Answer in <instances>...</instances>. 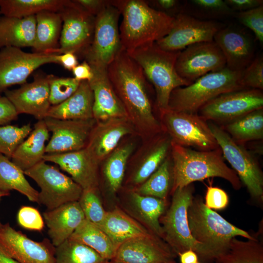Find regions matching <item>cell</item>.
I'll use <instances>...</instances> for the list:
<instances>
[{
	"instance_id": "obj_2",
	"label": "cell",
	"mask_w": 263,
	"mask_h": 263,
	"mask_svg": "<svg viewBox=\"0 0 263 263\" xmlns=\"http://www.w3.org/2000/svg\"><path fill=\"white\" fill-rule=\"evenodd\" d=\"M122 16L119 34L123 48L130 51L156 42L170 31L174 18L143 0H111Z\"/></svg>"
},
{
	"instance_id": "obj_32",
	"label": "cell",
	"mask_w": 263,
	"mask_h": 263,
	"mask_svg": "<svg viewBox=\"0 0 263 263\" xmlns=\"http://www.w3.org/2000/svg\"><path fill=\"white\" fill-rule=\"evenodd\" d=\"M132 138L120 142L117 147L101 163L106 184L112 193L120 188L128 162L135 150Z\"/></svg>"
},
{
	"instance_id": "obj_18",
	"label": "cell",
	"mask_w": 263,
	"mask_h": 263,
	"mask_svg": "<svg viewBox=\"0 0 263 263\" xmlns=\"http://www.w3.org/2000/svg\"><path fill=\"white\" fill-rule=\"evenodd\" d=\"M43 120L52 132L46 145L45 154L65 153L85 148L96 122L94 118L60 119L46 117Z\"/></svg>"
},
{
	"instance_id": "obj_60",
	"label": "cell",
	"mask_w": 263,
	"mask_h": 263,
	"mask_svg": "<svg viewBox=\"0 0 263 263\" xmlns=\"http://www.w3.org/2000/svg\"><path fill=\"white\" fill-rule=\"evenodd\" d=\"M197 263H200V262H197Z\"/></svg>"
},
{
	"instance_id": "obj_58",
	"label": "cell",
	"mask_w": 263,
	"mask_h": 263,
	"mask_svg": "<svg viewBox=\"0 0 263 263\" xmlns=\"http://www.w3.org/2000/svg\"><path fill=\"white\" fill-rule=\"evenodd\" d=\"M164 263H176V262L174 260Z\"/></svg>"
},
{
	"instance_id": "obj_22",
	"label": "cell",
	"mask_w": 263,
	"mask_h": 263,
	"mask_svg": "<svg viewBox=\"0 0 263 263\" xmlns=\"http://www.w3.org/2000/svg\"><path fill=\"white\" fill-rule=\"evenodd\" d=\"M213 40L222 52L226 67L234 71H243L255 58L252 38L244 30L234 25L223 27Z\"/></svg>"
},
{
	"instance_id": "obj_48",
	"label": "cell",
	"mask_w": 263,
	"mask_h": 263,
	"mask_svg": "<svg viewBox=\"0 0 263 263\" xmlns=\"http://www.w3.org/2000/svg\"><path fill=\"white\" fill-rule=\"evenodd\" d=\"M228 203V195L223 189L212 186L207 187L205 203L207 207L222 210L226 207Z\"/></svg>"
},
{
	"instance_id": "obj_31",
	"label": "cell",
	"mask_w": 263,
	"mask_h": 263,
	"mask_svg": "<svg viewBox=\"0 0 263 263\" xmlns=\"http://www.w3.org/2000/svg\"><path fill=\"white\" fill-rule=\"evenodd\" d=\"M36 19L35 40L32 47L33 52L57 54L62 26L60 14L43 11L36 15Z\"/></svg>"
},
{
	"instance_id": "obj_5",
	"label": "cell",
	"mask_w": 263,
	"mask_h": 263,
	"mask_svg": "<svg viewBox=\"0 0 263 263\" xmlns=\"http://www.w3.org/2000/svg\"><path fill=\"white\" fill-rule=\"evenodd\" d=\"M126 52L140 65L153 87L155 104L159 113L168 109L170 95L174 89L191 84L176 71L175 63L180 51L163 50L154 42Z\"/></svg>"
},
{
	"instance_id": "obj_39",
	"label": "cell",
	"mask_w": 263,
	"mask_h": 263,
	"mask_svg": "<svg viewBox=\"0 0 263 263\" xmlns=\"http://www.w3.org/2000/svg\"><path fill=\"white\" fill-rule=\"evenodd\" d=\"M172 183V164L168 156L145 182L133 189L139 194L166 200Z\"/></svg>"
},
{
	"instance_id": "obj_40",
	"label": "cell",
	"mask_w": 263,
	"mask_h": 263,
	"mask_svg": "<svg viewBox=\"0 0 263 263\" xmlns=\"http://www.w3.org/2000/svg\"><path fill=\"white\" fill-rule=\"evenodd\" d=\"M107 261L90 247L70 239L56 247L55 263H105Z\"/></svg>"
},
{
	"instance_id": "obj_8",
	"label": "cell",
	"mask_w": 263,
	"mask_h": 263,
	"mask_svg": "<svg viewBox=\"0 0 263 263\" xmlns=\"http://www.w3.org/2000/svg\"><path fill=\"white\" fill-rule=\"evenodd\" d=\"M163 131L171 142L199 150H211L219 148L208 123L198 113L168 109L159 113Z\"/></svg>"
},
{
	"instance_id": "obj_25",
	"label": "cell",
	"mask_w": 263,
	"mask_h": 263,
	"mask_svg": "<svg viewBox=\"0 0 263 263\" xmlns=\"http://www.w3.org/2000/svg\"><path fill=\"white\" fill-rule=\"evenodd\" d=\"M145 141L132 158L134 166L131 180L135 186L142 184L154 172L170 152L171 140L166 133Z\"/></svg>"
},
{
	"instance_id": "obj_29",
	"label": "cell",
	"mask_w": 263,
	"mask_h": 263,
	"mask_svg": "<svg viewBox=\"0 0 263 263\" xmlns=\"http://www.w3.org/2000/svg\"><path fill=\"white\" fill-rule=\"evenodd\" d=\"M36 15L24 18L0 16V49L5 47H33Z\"/></svg>"
},
{
	"instance_id": "obj_16",
	"label": "cell",
	"mask_w": 263,
	"mask_h": 263,
	"mask_svg": "<svg viewBox=\"0 0 263 263\" xmlns=\"http://www.w3.org/2000/svg\"><path fill=\"white\" fill-rule=\"evenodd\" d=\"M225 67V57L214 40L186 47L179 52L175 63L178 75L190 83L207 73Z\"/></svg>"
},
{
	"instance_id": "obj_9",
	"label": "cell",
	"mask_w": 263,
	"mask_h": 263,
	"mask_svg": "<svg viewBox=\"0 0 263 263\" xmlns=\"http://www.w3.org/2000/svg\"><path fill=\"white\" fill-rule=\"evenodd\" d=\"M120 15L111 3L96 16L92 42L83 56L92 69L107 70L124 50L118 26Z\"/></svg>"
},
{
	"instance_id": "obj_15",
	"label": "cell",
	"mask_w": 263,
	"mask_h": 263,
	"mask_svg": "<svg viewBox=\"0 0 263 263\" xmlns=\"http://www.w3.org/2000/svg\"><path fill=\"white\" fill-rule=\"evenodd\" d=\"M223 27L218 21L201 19L181 12L174 18L169 32L156 43L167 51H180L193 44L213 41L216 33Z\"/></svg>"
},
{
	"instance_id": "obj_10",
	"label": "cell",
	"mask_w": 263,
	"mask_h": 263,
	"mask_svg": "<svg viewBox=\"0 0 263 263\" xmlns=\"http://www.w3.org/2000/svg\"><path fill=\"white\" fill-rule=\"evenodd\" d=\"M24 172L39 187L38 203L44 205L47 210L67 203L78 201L83 191L71 177L44 160Z\"/></svg>"
},
{
	"instance_id": "obj_33",
	"label": "cell",
	"mask_w": 263,
	"mask_h": 263,
	"mask_svg": "<svg viewBox=\"0 0 263 263\" xmlns=\"http://www.w3.org/2000/svg\"><path fill=\"white\" fill-rule=\"evenodd\" d=\"M16 190L33 202L38 203V191L25 177L24 171L5 155L0 154V191L10 195Z\"/></svg>"
},
{
	"instance_id": "obj_11",
	"label": "cell",
	"mask_w": 263,
	"mask_h": 263,
	"mask_svg": "<svg viewBox=\"0 0 263 263\" xmlns=\"http://www.w3.org/2000/svg\"><path fill=\"white\" fill-rule=\"evenodd\" d=\"M208 124L223 156L234 169L241 183L247 187L253 198L262 200L263 174L257 160L221 127L212 122Z\"/></svg>"
},
{
	"instance_id": "obj_27",
	"label": "cell",
	"mask_w": 263,
	"mask_h": 263,
	"mask_svg": "<svg viewBox=\"0 0 263 263\" xmlns=\"http://www.w3.org/2000/svg\"><path fill=\"white\" fill-rule=\"evenodd\" d=\"M94 94L87 80L81 81L75 92L62 103L51 106L47 117L60 119L94 118Z\"/></svg>"
},
{
	"instance_id": "obj_14",
	"label": "cell",
	"mask_w": 263,
	"mask_h": 263,
	"mask_svg": "<svg viewBox=\"0 0 263 263\" xmlns=\"http://www.w3.org/2000/svg\"><path fill=\"white\" fill-rule=\"evenodd\" d=\"M58 55L52 53H28L14 47L0 49V92L10 86L26 83L28 77L44 64H59Z\"/></svg>"
},
{
	"instance_id": "obj_54",
	"label": "cell",
	"mask_w": 263,
	"mask_h": 263,
	"mask_svg": "<svg viewBox=\"0 0 263 263\" xmlns=\"http://www.w3.org/2000/svg\"><path fill=\"white\" fill-rule=\"evenodd\" d=\"M57 59L59 64L69 71H72L78 64L77 56L71 52L58 55Z\"/></svg>"
},
{
	"instance_id": "obj_20",
	"label": "cell",
	"mask_w": 263,
	"mask_h": 263,
	"mask_svg": "<svg viewBox=\"0 0 263 263\" xmlns=\"http://www.w3.org/2000/svg\"><path fill=\"white\" fill-rule=\"evenodd\" d=\"M137 135L128 118H115L96 121L85 147L99 165L127 135Z\"/></svg>"
},
{
	"instance_id": "obj_37",
	"label": "cell",
	"mask_w": 263,
	"mask_h": 263,
	"mask_svg": "<svg viewBox=\"0 0 263 263\" xmlns=\"http://www.w3.org/2000/svg\"><path fill=\"white\" fill-rule=\"evenodd\" d=\"M133 205L139 216L151 232L163 239L160 218L166 207V200L138 194L134 190L131 192Z\"/></svg>"
},
{
	"instance_id": "obj_4",
	"label": "cell",
	"mask_w": 263,
	"mask_h": 263,
	"mask_svg": "<svg viewBox=\"0 0 263 263\" xmlns=\"http://www.w3.org/2000/svg\"><path fill=\"white\" fill-rule=\"evenodd\" d=\"M187 215L192 237L205 251V263H214L217 257L228 248L233 238L238 236L247 239L255 238L207 207L198 196L193 197Z\"/></svg>"
},
{
	"instance_id": "obj_42",
	"label": "cell",
	"mask_w": 263,
	"mask_h": 263,
	"mask_svg": "<svg viewBox=\"0 0 263 263\" xmlns=\"http://www.w3.org/2000/svg\"><path fill=\"white\" fill-rule=\"evenodd\" d=\"M32 130L30 123L21 127L8 124L0 126V154L11 158L18 147Z\"/></svg>"
},
{
	"instance_id": "obj_38",
	"label": "cell",
	"mask_w": 263,
	"mask_h": 263,
	"mask_svg": "<svg viewBox=\"0 0 263 263\" xmlns=\"http://www.w3.org/2000/svg\"><path fill=\"white\" fill-rule=\"evenodd\" d=\"M214 263H263V245L255 237L247 241L233 238L228 248Z\"/></svg>"
},
{
	"instance_id": "obj_6",
	"label": "cell",
	"mask_w": 263,
	"mask_h": 263,
	"mask_svg": "<svg viewBox=\"0 0 263 263\" xmlns=\"http://www.w3.org/2000/svg\"><path fill=\"white\" fill-rule=\"evenodd\" d=\"M242 72L225 67L202 76L188 86L175 88L170 94L168 109L197 113L202 106L219 95L245 88L241 83Z\"/></svg>"
},
{
	"instance_id": "obj_30",
	"label": "cell",
	"mask_w": 263,
	"mask_h": 263,
	"mask_svg": "<svg viewBox=\"0 0 263 263\" xmlns=\"http://www.w3.org/2000/svg\"><path fill=\"white\" fill-rule=\"evenodd\" d=\"M99 228L108 236L117 248L128 240L153 234L118 208L107 211Z\"/></svg>"
},
{
	"instance_id": "obj_17",
	"label": "cell",
	"mask_w": 263,
	"mask_h": 263,
	"mask_svg": "<svg viewBox=\"0 0 263 263\" xmlns=\"http://www.w3.org/2000/svg\"><path fill=\"white\" fill-rule=\"evenodd\" d=\"M0 247L19 263H55L56 247L50 240L34 241L9 223L0 227Z\"/></svg>"
},
{
	"instance_id": "obj_21",
	"label": "cell",
	"mask_w": 263,
	"mask_h": 263,
	"mask_svg": "<svg viewBox=\"0 0 263 263\" xmlns=\"http://www.w3.org/2000/svg\"><path fill=\"white\" fill-rule=\"evenodd\" d=\"M152 234L130 239L117 249L111 261L117 263H164L177 255L165 242Z\"/></svg>"
},
{
	"instance_id": "obj_57",
	"label": "cell",
	"mask_w": 263,
	"mask_h": 263,
	"mask_svg": "<svg viewBox=\"0 0 263 263\" xmlns=\"http://www.w3.org/2000/svg\"><path fill=\"white\" fill-rule=\"evenodd\" d=\"M8 195H9V194L0 191V201L2 197L8 196ZM2 225V224L1 223L0 221V227Z\"/></svg>"
},
{
	"instance_id": "obj_35",
	"label": "cell",
	"mask_w": 263,
	"mask_h": 263,
	"mask_svg": "<svg viewBox=\"0 0 263 263\" xmlns=\"http://www.w3.org/2000/svg\"><path fill=\"white\" fill-rule=\"evenodd\" d=\"M237 143L262 140L263 109L250 112L221 127Z\"/></svg>"
},
{
	"instance_id": "obj_24",
	"label": "cell",
	"mask_w": 263,
	"mask_h": 263,
	"mask_svg": "<svg viewBox=\"0 0 263 263\" xmlns=\"http://www.w3.org/2000/svg\"><path fill=\"white\" fill-rule=\"evenodd\" d=\"M92 71L93 76L89 83L94 94L93 118L96 121L128 118L124 106L110 81L107 70Z\"/></svg>"
},
{
	"instance_id": "obj_46",
	"label": "cell",
	"mask_w": 263,
	"mask_h": 263,
	"mask_svg": "<svg viewBox=\"0 0 263 263\" xmlns=\"http://www.w3.org/2000/svg\"><path fill=\"white\" fill-rule=\"evenodd\" d=\"M241 83L245 88L263 89V56L260 55L242 72Z\"/></svg>"
},
{
	"instance_id": "obj_12",
	"label": "cell",
	"mask_w": 263,
	"mask_h": 263,
	"mask_svg": "<svg viewBox=\"0 0 263 263\" xmlns=\"http://www.w3.org/2000/svg\"><path fill=\"white\" fill-rule=\"evenodd\" d=\"M62 20L58 55L71 52L83 57L92 42L95 22L91 15L75 0H67L58 12Z\"/></svg>"
},
{
	"instance_id": "obj_47",
	"label": "cell",
	"mask_w": 263,
	"mask_h": 263,
	"mask_svg": "<svg viewBox=\"0 0 263 263\" xmlns=\"http://www.w3.org/2000/svg\"><path fill=\"white\" fill-rule=\"evenodd\" d=\"M19 225L27 230L41 231L44 227L43 217L38 209L30 206L20 207L17 214Z\"/></svg>"
},
{
	"instance_id": "obj_50",
	"label": "cell",
	"mask_w": 263,
	"mask_h": 263,
	"mask_svg": "<svg viewBox=\"0 0 263 263\" xmlns=\"http://www.w3.org/2000/svg\"><path fill=\"white\" fill-rule=\"evenodd\" d=\"M15 108L5 96H0V126L8 125L18 117Z\"/></svg>"
},
{
	"instance_id": "obj_36",
	"label": "cell",
	"mask_w": 263,
	"mask_h": 263,
	"mask_svg": "<svg viewBox=\"0 0 263 263\" xmlns=\"http://www.w3.org/2000/svg\"><path fill=\"white\" fill-rule=\"evenodd\" d=\"M67 0H0L2 16L24 18L43 11L59 12Z\"/></svg>"
},
{
	"instance_id": "obj_28",
	"label": "cell",
	"mask_w": 263,
	"mask_h": 263,
	"mask_svg": "<svg viewBox=\"0 0 263 263\" xmlns=\"http://www.w3.org/2000/svg\"><path fill=\"white\" fill-rule=\"evenodd\" d=\"M49 131L44 120H38L29 135L18 147L11 161L24 172L43 160Z\"/></svg>"
},
{
	"instance_id": "obj_56",
	"label": "cell",
	"mask_w": 263,
	"mask_h": 263,
	"mask_svg": "<svg viewBox=\"0 0 263 263\" xmlns=\"http://www.w3.org/2000/svg\"><path fill=\"white\" fill-rule=\"evenodd\" d=\"M0 263H19L7 255L0 247Z\"/></svg>"
},
{
	"instance_id": "obj_3",
	"label": "cell",
	"mask_w": 263,
	"mask_h": 263,
	"mask_svg": "<svg viewBox=\"0 0 263 263\" xmlns=\"http://www.w3.org/2000/svg\"><path fill=\"white\" fill-rule=\"evenodd\" d=\"M170 157L172 164L171 192L197 181L210 177L222 178L238 190L241 182L236 172L225 163L221 149L196 150L171 142Z\"/></svg>"
},
{
	"instance_id": "obj_1",
	"label": "cell",
	"mask_w": 263,
	"mask_h": 263,
	"mask_svg": "<svg viewBox=\"0 0 263 263\" xmlns=\"http://www.w3.org/2000/svg\"><path fill=\"white\" fill-rule=\"evenodd\" d=\"M107 71L136 134L146 140L160 133L163 130L153 113L150 96L151 84L140 65L123 50Z\"/></svg>"
},
{
	"instance_id": "obj_59",
	"label": "cell",
	"mask_w": 263,
	"mask_h": 263,
	"mask_svg": "<svg viewBox=\"0 0 263 263\" xmlns=\"http://www.w3.org/2000/svg\"><path fill=\"white\" fill-rule=\"evenodd\" d=\"M105 263H114V262H112V261H111L110 262H109L108 261H107Z\"/></svg>"
},
{
	"instance_id": "obj_43",
	"label": "cell",
	"mask_w": 263,
	"mask_h": 263,
	"mask_svg": "<svg viewBox=\"0 0 263 263\" xmlns=\"http://www.w3.org/2000/svg\"><path fill=\"white\" fill-rule=\"evenodd\" d=\"M98 190V188L83 189L78 202L85 219L99 227L107 211L102 206Z\"/></svg>"
},
{
	"instance_id": "obj_52",
	"label": "cell",
	"mask_w": 263,
	"mask_h": 263,
	"mask_svg": "<svg viewBox=\"0 0 263 263\" xmlns=\"http://www.w3.org/2000/svg\"><path fill=\"white\" fill-rule=\"evenodd\" d=\"M235 12L247 11L263 5V0H225Z\"/></svg>"
},
{
	"instance_id": "obj_61",
	"label": "cell",
	"mask_w": 263,
	"mask_h": 263,
	"mask_svg": "<svg viewBox=\"0 0 263 263\" xmlns=\"http://www.w3.org/2000/svg\"></svg>"
},
{
	"instance_id": "obj_49",
	"label": "cell",
	"mask_w": 263,
	"mask_h": 263,
	"mask_svg": "<svg viewBox=\"0 0 263 263\" xmlns=\"http://www.w3.org/2000/svg\"><path fill=\"white\" fill-rule=\"evenodd\" d=\"M154 9L175 18L182 12L180 2L176 0H156L148 2Z\"/></svg>"
},
{
	"instance_id": "obj_41",
	"label": "cell",
	"mask_w": 263,
	"mask_h": 263,
	"mask_svg": "<svg viewBox=\"0 0 263 263\" xmlns=\"http://www.w3.org/2000/svg\"><path fill=\"white\" fill-rule=\"evenodd\" d=\"M189 2L190 10L185 13L199 19L202 17L201 19L213 20L212 19L234 16L235 13L223 0H191Z\"/></svg>"
},
{
	"instance_id": "obj_23",
	"label": "cell",
	"mask_w": 263,
	"mask_h": 263,
	"mask_svg": "<svg viewBox=\"0 0 263 263\" xmlns=\"http://www.w3.org/2000/svg\"><path fill=\"white\" fill-rule=\"evenodd\" d=\"M43 160L53 162L71 176L83 189L98 188L99 164L85 148L65 153L45 154Z\"/></svg>"
},
{
	"instance_id": "obj_7",
	"label": "cell",
	"mask_w": 263,
	"mask_h": 263,
	"mask_svg": "<svg viewBox=\"0 0 263 263\" xmlns=\"http://www.w3.org/2000/svg\"><path fill=\"white\" fill-rule=\"evenodd\" d=\"M192 184L176 188L172 193L171 205L166 214L160 218L163 239L173 252L179 255L193 250L199 261L205 263L206 253L203 246L192 237L188 221V209L193 198Z\"/></svg>"
},
{
	"instance_id": "obj_45",
	"label": "cell",
	"mask_w": 263,
	"mask_h": 263,
	"mask_svg": "<svg viewBox=\"0 0 263 263\" xmlns=\"http://www.w3.org/2000/svg\"><path fill=\"white\" fill-rule=\"evenodd\" d=\"M234 16L250 29L261 44L263 43V5L243 12H235Z\"/></svg>"
},
{
	"instance_id": "obj_53",
	"label": "cell",
	"mask_w": 263,
	"mask_h": 263,
	"mask_svg": "<svg viewBox=\"0 0 263 263\" xmlns=\"http://www.w3.org/2000/svg\"><path fill=\"white\" fill-rule=\"evenodd\" d=\"M72 71L74 78L79 81L83 80L89 81L93 76L92 68L86 61L78 64Z\"/></svg>"
},
{
	"instance_id": "obj_44",
	"label": "cell",
	"mask_w": 263,
	"mask_h": 263,
	"mask_svg": "<svg viewBox=\"0 0 263 263\" xmlns=\"http://www.w3.org/2000/svg\"><path fill=\"white\" fill-rule=\"evenodd\" d=\"M49 87V101L51 106L58 105L77 90L80 81L74 77H59L47 75Z\"/></svg>"
},
{
	"instance_id": "obj_55",
	"label": "cell",
	"mask_w": 263,
	"mask_h": 263,
	"mask_svg": "<svg viewBox=\"0 0 263 263\" xmlns=\"http://www.w3.org/2000/svg\"><path fill=\"white\" fill-rule=\"evenodd\" d=\"M179 256L181 263H197L199 261L197 254L192 250L185 251Z\"/></svg>"
},
{
	"instance_id": "obj_34",
	"label": "cell",
	"mask_w": 263,
	"mask_h": 263,
	"mask_svg": "<svg viewBox=\"0 0 263 263\" xmlns=\"http://www.w3.org/2000/svg\"><path fill=\"white\" fill-rule=\"evenodd\" d=\"M69 239L90 247L108 261L113 259L117 249L101 228L86 219Z\"/></svg>"
},
{
	"instance_id": "obj_13",
	"label": "cell",
	"mask_w": 263,
	"mask_h": 263,
	"mask_svg": "<svg viewBox=\"0 0 263 263\" xmlns=\"http://www.w3.org/2000/svg\"><path fill=\"white\" fill-rule=\"evenodd\" d=\"M263 107L262 91L244 88L219 95L202 106L198 113L206 121L225 125Z\"/></svg>"
},
{
	"instance_id": "obj_19",
	"label": "cell",
	"mask_w": 263,
	"mask_h": 263,
	"mask_svg": "<svg viewBox=\"0 0 263 263\" xmlns=\"http://www.w3.org/2000/svg\"><path fill=\"white\" fill-rule=\"evenodd\" d=\"M4 94L19 115L30 114L38 120L47 117L51 106L47 75L42 73L36 74L33 82H26L17 89L6 90Z\"/></svg>"
},
{
	"instance_id": "obj_26",
	"label": "cell",
	"mask_w": 263,
	"mask_h": 263,
	"mask_svg": "<svg viewBox=\"0 0 263 263\" xmlns=\"http://www.w3.org/2000/svg\"><path fill=\"white\" fill-rule=\"evenodd\" d=\"M48 234L55 247L68 239L85 219L78 201L63 204L43 214Z\"/></svg>"
},
{
	"instance_id": "obj_51",
	"label": "cell",
	"mask_w": 263,
	"mask_h": 263,
	"mask_svg": "<svg viewBox=\"0 0 263 263\" xmlns=\"http://www.w3.org/2000/svg\"><path fill=\"white\" fill-rule=\"evenodd\" d=\"M85 10L96 17L111 3V0H75Z\"/></svg>"
}]
</instances>
